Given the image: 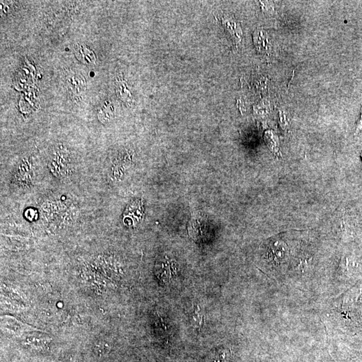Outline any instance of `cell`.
<instances>
[{
	"mask_svg": "<svg viewBox=\"0 0 362 362\" xmlns=\"http://www.w3.org/2000/svg\"><path fill=\"white\" fill-rule=\"evenodd\" d=\"M48 166L52 173L58 178L66 177L72 171L68 150L61 146L54 150L50 157Z\"/></svg>",
	"mask_w": 362,
	"mask_h": 362,
	"instance_id": "1",
	"label": "cell"
},
{
	"mask_svg": "<svg viewBox=\"0 0 362 362\" xmlns=\"http://www.w3.org/2000/svg\"><path fill=\"white\" fill-rule=\"evenodd\" d=\"M33 178V170L29 161L20 163L14 172V181L20 187H29Z\"/></svg>",
	"mask_w": 362,
	"mask_h": 362,
	"instance_id": "2",
	"label": "cell"
},
{
	"mask_svg": "<svg viewBox=\"0 0 362 362\" xmlns=\"http://www.w3.org/2000/svg\"><path fill=\"white\" fill-rule=\"evenodd\" d=\"M117 92L118 93L119 96L121 99L125 101L126 103L132 104L133 101V96L132 90L131 86L128 85V83L125 81H120L118 82V86H117Z\"/></svg>",
	"mask_w": 362,
	"mask_h": 362,
	"instance_id": "3",
	"label": "cell"
},
{
	"mask_svg": "<svg viewBox=\"0 0 362 362\" xmlns=\"http://www.w3.org/2000/svg\"><path fill=\"white\" fill-rule=\"evenodd\" d=\"M114 106L108 101L105 102L98 111V118L104 124L109 123L114 118Z\"/></svg>",
	"mask_w": 362,
	"mask_h": 362,
	"instance_id": "4",
	"label": "cell"
},
{
	"mask_svg": "<svg viewBox=\"0 0 362 362\" xmlns=\"http://www.w3.org/2000/svg\"><path fill=\"white\" fill-rule=\"evenodd\" d=\"M77 58L87 64H92L96 61V57L90 48L85 45H79L76 49Z\"/></svg>",
	"mask_w": 362,
	"mask_h": 362,
	"instance_id": "5",
	"label": "cell"
},
{
	"mask_svg": "<svg viewBox=\"0 0 362 362\" xmlns=\"http://www.w3.org/2000/svg\"><path fill=\"white\" fill-rule=\"evenodd\" d=\"M223 24H226V29L229 32L230 34L231 35V38L234 40L235 44L239 43L241 38V31L240 27H239L233 20H226V21L223 20Z\"/></svg>",
	"mask_w": 362,
	"mask_h": 362,
	"instance_id": "6",
	"label": "cell"
},
{
	"mask_svg": "<svg viewBox=\"0 0 362 362\" xmlns=\"http://www.w3.org/2000/svg\"><path fill=\"white\" fill-rule=\"evenodd\" d=\"M361 131H362V112L359 120H358L357 128H356V132H359Z\"/></svg>",
	"mask_w": 362,
	"mask_h": 362,
	"instance_id": "7",
	"label": "cell"
}]
</instances>
